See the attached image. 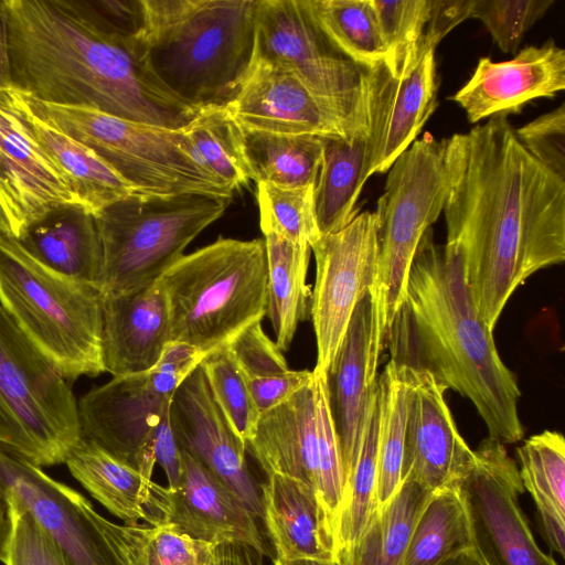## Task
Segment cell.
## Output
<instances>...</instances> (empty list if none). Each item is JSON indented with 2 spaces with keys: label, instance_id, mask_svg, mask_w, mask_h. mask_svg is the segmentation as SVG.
I'll list each match as a JSON object with an SVG mask.
<instances>
[{
  "label": "cell",
  "instance_id": "41",
  "mask_svg": "<svg viewBox=\"0 0 565 565\" xmlns=\"http://www.w3.org/2000/svg\"><path fill=\"white\" fill-rule=\"evenodd\" d=\"M385 47V65L393 76L408 74L425 55L419 44L430 0H370Z\"/></svg>",
  "mask_w": 565,
  "mask_h": 565
},
{
  "label": "cell",
  "instance_id": "11",
  "mask_svg": "<svg viewBox=\"0 0 565 565\" xmlns=\"http://www.w3.org/2000/svg\"><path fill=\"white\" fill-rule=\"evenodd\" d=\"M0 402L34 450V463H62L78 441L77 402L67 380L0 305Z\"/></svg>",
  "mask_w": 565,
  "mask_h": 565
},
{
  "label": "cell",
  "instance_id": "32",
  "mask_svg": "<svg viewBox=\"0 0 565 565\" xmlns=\"http://www.w3.org/2000/svg\"><path fill=\"white\" fill-rule=\"evenodd\" d=\"M263 234L267 260L266 315L275 332V342L286 351L298 324L308 313L311 291L306 280L311 247L274 232Z\"/></svg>",
  "mask_w": 565,
  "mask_h": 565
},
{
  "label": "cell",
  "instance_id": "45",
  "mask_svg": "<svg viewBox=\"0 0 565 565\" xmlns=\"http://www.w3.org/2000/svg\"><path fill=\"white\" fill-rule=\"evenodd\" d=\"M554 0H473L470 18L486 26L498 47L516 54L525 33Z\"/></svg>",
  "mask_w": 565,
  "mask_h": 565
},
{
  "label": "cell",
  "instance_id": "50",
  "mask_svg": "<svg viewBox=\"0 0 565 565\" xmlns=\"http://www.w3.org/2000/svg\"><path fill=\"white\" fill-rule=\"evenodd\" d=\"M312 380V371L289 370L279 375L249 380L247 383L254 403L262 415L289 401Z\"/></svg>",
  "mask_w": 565,
  "mask_h": 565
},
{
  "label": "cell",
  "instance_id": "18",
  "mask_svg": "<svg viewBox=\"0 0 565 565\" xmlns=\"http://www.w3.org/2000/svg\"><path fill=\"white\" fill-rule=\"evenodd\" d=\"M169 417L179 448L198 459L262 519V491L248 470L245 445L217 405L201 364L174 393Z\"/></svg>",
  "mask_w": 565,
  "mask_h": 565
},
{
  "label": "cell",
  "instance_id": "46",
  "mask_svg": "<svg viewBox=\"0 0 565 565\" xmlns=\"http://www.w3.org/2000/svg\"><path fill=\"white\" fill-rule=\"evenodd\" d=\"M89 29L115 40L137 42L145 29L143 0H56Z\"/></svg>",
  "mask_w": 565,
  "mask_h": 565
},
{
  "label": "cell",
  "instance_id": "57",
  "mask_svg": "<svg viewBox=\"0 0 565 565\" xmlns=\"http://www.w3.org/2000/svg\"><path fill=\"white\" fill-rule=\"evenodd\" d=\"M440 565H489L479 548H461L450 555Z\"/></svg>",
  "mask_w": 565,
  "mask_h": 565
},
{
  "label": "cell",
  "instance_id": "14",
  "mask_svg": "<svg viewBox=\"0 0 565 565\" xmlns=\"http://www.w3.org/2000/svg\"><path fill=\"white\" fill-rule=\"evenodd\" d=\"M0 489L34 516L72 565H115L108 547L109 520L81 493L1 443Z\"/></svg>",
  "mask_w": 565,
  "mask_h": 565
},
{
  "label": "cell",
  "instance_id": "47",
  "mask_svg": "<svg viewBox=\"0 0 565 565\" xmlns=\"http://www.w3.org/2000/svg\"><path fill=\"white\" fill-rule=\"evenodd\" d=\"M12 515V534L4 565H72L34 516L8 500Z\"/></svg>",
  "mask_w": 565,
  "mask_h": 565
},
{
  "label": "cell",
  "instance_id": "19",
  "mask_svg": "<svg viewBox=\"0 0 565 565\" xmlns=\"http://www.w3.org/2000/svg\"><path fill=\"white\" fill-rule=\"evenodd\" d=\"M244 129L320 138L352 137L341 118L290 72L252 62L226 106Z\"/></svg>",
  "mask_w": 565,
  "mask_h": 565
},
{
  "label": "cell",
  "instance_id": "17",
  "mask_svg": "<svg viewBox=\"0 0 565 565\" xmlns=\"http://www.w3.org/2000/svg\"><path fill=\"white\" fill-rule=\"evenodd\" d=\"M367 135L364 178L385 173L409 148L437 107L435 51L406 75L393 76L384 61L365 68Z\"/></svg>",
  "mask_w": 565,
  "mask_h": 565
},
{
  "label": "cell",
  "instance_id": "54",
  "mask_svg": "<svg viewBox=\"0 0 565 565\" xmlns=\"http://www.w3.org/2000/svg\"><path fill=\"white\" fill-rule=\"evenodd\" d=\"M0 443L17 449L25 457H28L32 462H34V450L31 443L26 438L18 422L1 402Z\"/></svg>",
  "mask_w": 565,
  "mask_h": 565
},
{
  "label": "cell",
  "instance_id": "28",
  "mask_svg": "<svg viewBox=\"0 0 565 565\" xmlns=\"http://www.w3.org/2000/svg\"><path fill=\"white\" fill-rule=\"evenodd\" d=\"M15 239L50 269L97 286L102 245L95 214L84 205H57L30 223Z\"/></svg>",
  "mask_w": 565,
  "mask_h": 565
},
{
  "label": "cell",
  "instance_id": "9",
  "mask_svg": "<svg viewBox=\"0 0 565 565\" xmlns=\"http://www.w3.org/2000/svg\"><path fill=\"white\" fill-rule=\"evenodd\" d=\"M387 172L374 212L377 255L371 294L374 345L380 353L385 349L388 330L405 297L417 246L444 210L448 174L441 140L426 131Z\"/></svg>",
  "mask_w": 565,
  "mask_h": 565
},
{
  "label": "cell",
  "instance_id": "24",
  "mask_svg": "<svg viewBox=\"0 0 565 565\" xmlns=\"http://www.w3.org/2000/svg\"><path fill=\"white\" fill-rule=\"evenodd\" d=\"M64 463L73 477L125 523H168L169 490L143 476L98 446L82 438L71 448Z\"/></svg>",
  "mask_w": 565,
  "mask_h": 565
},
{
  "label": "cell",
  "instance_id": "55",
  "mask_svg": "<svg viewBox=\"0 0 565 565\" xmlns=\"http://www.w3.org/2000/svg\"><path fill=\"white\" fill-rule=\"evenodd\" d=\"M12 88L6 0H0V94Z\"/></svg>",
  "mask_w": 565,
  "mask_h": 565
},
{
  "label": "cell",
  "instance_id": "8",
  "mask_svg": "<svg viewBox=\"0 0 565 565\" xmlns=\"http://www.w3.org/2000/svg\"><path fill=\"white\" fill-rule=\"evenodd\" d=\"M232 200L199 193H135L96 212L103 256L97 287L103 297L158 280L184 255L185 247L224 214Z\"/></svg>",
  "mask_w": 565,
  "mask_h": 565
},
{
  "label": "cell",
  "instance_id": "43",
  "mask_svg": "<svg viewBox=\"0 0 565 565\" xmlns=\"http://www.w3.org/2000/svg\"><path fill=\"white\" fill-rule=\"evenodd\" d=\"M201 367L222 413L246 446L255 435L260 414L252 397L247 380L228 347L223 345L209 352L201 362Z\"/></svg>",
  "mask_w": 565,
  "mask_h": 565
},
{
  "label": "cell",
  "instance_id": "16",
  "mask_svg": "<svg viewBox=\"0 0 565 565\" xmlns=\"http://www.w3.org/2000/svg\"><path fill=\"white\" fill-rule=\"evenodd\" d=\"M405 377L402 482L433 493L460 487L476 463V454L457 429L445 399L447 390L424 370L405 366Z\"/></svg>",
  "mask_w": 565,
  "mask_h": 565
},
{
  "label": "cell",
  "instance_id": "26",
  "mask_svg": "<svg viewBox=\"0 0 565 565\" xmlns=\"http://www.w3.org/2000/svg\"><path fill=\"white\" fill-rule=\"evenodd\" d=\"M0 164L24 228L57 205L79 203L60 170L31 136L6 92L0 94Z\"/></svg>",
  "mask_w": 565,
  "mask_h": 565
},
{
  "label": "cell",
  "instance_id": "23",
  "mask_svg": "<svg viewBox=\"0 0 565 565\" xmlns=\"http://www.w3.org/2000/svg\"><path fill=\"white\" fill-rule=\"evenodd\" d=\"M171 342L169 305L158 280L103 300L102 362L113 376L143 373Z\"/></svg>",
  "mask_w": 565,
  "mask_h": 565
},
{
  "label": "cell",
  "instance_id": "44",
  "mask_svg": "<svg viewBox=\"0 0 565 565\" xmlns=\"http://www.w3.org/2000/svg\"><path fill=\"white\" fill-rule=\"evenodd\" d=\"M312 372L319 449L320 482L318 498L334 536L335 520L344 491L343 461L340 440L329 404L326 373Z\"/></svg>",
  "mask_w": 565,
  "mask_h": 565
},
{
  "label": "cell",
  "instance_id": "36",
  "mask_svg": "<svg viewBox=\"0 0 565 565\" xmlns=\"http://www.w3.org/2000/svg\"><path fill=\"white\" fill-rule=\"evenodd\" d=\"M214 545L191 537L174 523L110 521L108 526L115 565H213Z\"/></svg>",
  "mask_w": 565,
  "mask_h": 565
},
{
  "label": "cell",
  "instance_id": "25",
  "mask_svg": "<svg viewBox=\"0 0 565 565\" xmlns=\"http://www.w3.org/2000/svg\"><path fill=\"white\" fill-rule=\"evenodd\" d=\"M245 447L267 476L278 473L300 480L318 497L320 476L313 380L286 403L263 413L255 435Z\"/></svg>",
  "mask_w": 565,
  "mask_h": 565
},
{
  "label": "cell",
  "instance_id": "37",
  "mask_svg": "<svg viewBox=\"0 0 565 565\" xmlns=\"http://www.w3.org/2000/svg\"><path fill=\"white\" fill-rule=\"evenodd\" d=\"M379 392L373 387L354 468L344 491L334 526L335 554L353 545L377 512Z\"/></svg>",
  "mask_w": 565,
  "mask_h": 565
},
{
  "label": "cell",
  "instance_id": "6",
  "mask_svg": "<svg viewBox=\"0 0 565 565\" xmlns=\"http://www.w3.org/2000/svg\"><path fill=\"white\" fill-rule=\"evenodd\" d=\"M103 300L96 285L50 269L0 234V305L67 381L105 372Z\"/></svg>",
  "mask_w": 565,
  "mask_h": 565
},
{
  "label": "cell",
  "instance_id": "38",
  "mask_svg": "<svg viewBox=\"0 0 565 565\" xmlns=\"http://www.w3.org/2000/svg\"><path fill=\"white\" fill-rule=\"evenodd\" d=\"M200 163L233 193L252 180L243 129L225 107H211L183 129Z\"/></svg>",
  "mask_w": 565,
  "mask_h": 565
},
{
  "label": "cell",
  "instance_id": "42",
  "mask_svg": "<svg viewBox=\"0 0 565 565\" xmlns=\"http://www.w3.org/2000/svg\"><path fill=\"white\" fill-rule=\"evenodd\" d=\"M315 185L280 188L257 183L256 200L263 233L274 232L285 238L311 246L321 235L318 230Z\"/></svg>",
  "mask_w": 565,
  "mask_h": 565
},
{
  "label": "cell",
  "instance_id": "12",
  "mask_svg": "<svg viewBox=\"0 0 565 565\" xmlns=\"http://www.w3.org/2000/svg\"><path fill=\"white\" fill-rule=\"evenodd\" d=\"M310 247L316 259L310 299L317 342L313 371L327 373L358 302L374 285L377 255L374 212L359 213L344 228L321 235Z\"/></svg>",
  "mask_w": 565,
  "mask_h": 565
},
{
  "label": "cell",
  "instance_id": "52",
  "mask_svg": "<svg viewBox=\"0 0 565 565\" xmlns=\"http://www.w3.org/2000/svg\"><path fill=\"white\" fill-rule=\"evenodd\" d=\"M154 458L166 473L168 487L175 488L181 477L182 463L181 451L173 435L169 415L158 430Z\"/></svg>",
  "mask_w": 565,
  "mask_h": 565
},
{
  "label": "cell",
  "instance_id": "15",
  "mask_svg": "<svg viewBox=\"0 0 565 565\" xmlns=\"http://www.w3.org/2000/svg\"><path fill=\"white\" fill-rule=\"evenodd\" d=\"M475 454L476 463L461 487L487 563L558 565L535 542L519 504V497L524 491L519 468L504 445L487 437Z\"/></svg>",
  "mask_w": 565,
  "mask_h": 565
},
{
  "label": "cell",
  "instance_id": "53",
  "mask_svg": "<svg viewBox=\"0 0 565 565\" xmlns=\"http://www.w3.org/2000/svg\"><path fill=\"white\" fill-rule=\"evenodd\" d=\"M23 230V218L0 164V234L19 238Z\"/></svg>",
  "mask_w": 565,
  "mask_h": 565
},
{
  "label": "cell",
  "instance_id": "58",
  "mask_svg": "<svg viewBox=\"0 0 565 565\" xmlns=\"http://www.w3.org/2000/svg\"><path fill=\"white\" fill-rule=\"evenodd\" d=\"M273 565H340L337 561H320V559H296V561H280L274 558Z\"/></svg>",
  "mask_w": 565,
  "mask_h": 565
},
{
  "label": "cell",
  "instance_id": "49",
  "mask_svg": "<svg viewBox=\"0 0 565 565\" xmlns=\"http://www.w3.org/2000/svg\"><path fill=\"white\" fill-rule=\"evenodd\" d=\"M227 347L247 381L290 370L277 343L263 330L262 321L247 327Z\"/></svg>",
  "mask_w": 565,
  "mask_h": 565
},
{
  "label": "cell",
  "instance_id": "29",
  "mask_svg": "<svg viewBox=\"0 0 565 565\" xmlns=\"http://www.w3.org/2000/svg\"><path fill=\"white\" fill-rule=\"evenodd\" d=\"M6 94L82 205L95 214L106 205L136 193L89 148L39 118L18 90L10 88Z\"/></svg>",
  "mask_w": 565,
  "mask_h": 565
},
{
  "label": "cell",
  "instance_id": "39",
  "mask_svg": "<svg viewBox=\"0 0 565 565\" xmlns=\"http://www.w3.org/2000/svg\"><path fill=\"white\" fill-rule=\"evenodd\" d=\"M377 510L385 507L402 484L404 429L407 402L405 366L388 361L377 376Z\"/></svg>",
  "mask_w": 565,
  "mask_h": 565
},
{
  "label": "cell",
  "instance_id": "1",
  "mask_svg": "<svg viewBox=\"0 0 565 565\" xmlns=\"http://www.w3.org/2000/svg\"><path fill=\"white\" fill-rule=\"evenodd\" d=\"M441 145L446 242L459 247L478 312L493 331L519 286L565 260V180L522 147L508 117Z\"/></svg>",
  "mask_w": 565,
  "mask_h": 565
},
{
  "label": "cell",
  "instance_id": "40",
  "mask_svg": "<svg viewBox=\"0 0 565 565\" xmlns=\"http://www.w3.org/2000/svg\"><path fill=\"white\" fill-rule=\"evenodd\" d=\"M310 13L330 43L370 68L385 61V47L370 0H307Z\"/></svg>",
  "mask_w": 565,
  "mask_h": 565
},
{
  "label": "cell",
  "instance_id": "21",
  "mask_svg": "<svg viewBox=\"0 0 565 565\" xmlns=\"http://www.w3.org/2000/svg\"><path fill=\"white\" fill-rule=\"evenodd\" d=\"M380 359L374 345L373 298L367 291L358 302L326 373L329 404L341 446L344 483L358 459Z\"/></svg>",
  "mask_w": 565,
  "mask_h": 565
},
{
  "label": "cell",
  "instance_id": "34",
  "mask_svg": "<svg viewBox=\"0 0 565 565\" xmlns=\"http://www.w3.org/2000/svg\"><path fill=\"white\" fill-rule=\"evenodd\" d=\"M431 495L414 482H402L360 539L339 551L335 561L340 565H402L412 530Z\"/></svg>",
  "mask_w": 565,
  "mask_h": 565
},
{
  "label": "cell",
  "instance_id": "35",
  "mask_svg": "<svg viewBox=\"0 0 565 565\" xmlns=\"http://www.w3.org/2000/svg\"><path fill=\"white\" fill-rule=\"evenodd\" d=\"M242 129L247 164L256 184L316 185L322 161L320 137Z\"/></svg>",
  "mask_w": 565,
  "mask_h": 565
},
{
  "label": "cell",
  "instance_id": "7",
  "mask_svg": "<svg viewBox=\"0 0 565 565\" xmlns=\"http://www.w3.org/2000/svg\"><path fill=\"white\" fill-rule=\"evenodd\" d=\"M20 95L39 118L89 148L138 194L234 195L200 163L182 129L136 122L92 108L49 104Z\"/></svg>",
  "mask_w": 565,
  "mask_h": 565
},
{
  "label": "cell",
  "instance_id": "27",
  "mask_svg": "<svg viewBox=\"0 0 565 565\" xmlns=\"http://www.w3.org/2000/svg\"><path fill=\"white\" fill-rule=\"evenodd\" d=\"M263 514L276 559L335 561V543L316 492L300 480L273 473L260 486Z\"/></svg>",
  "mask_w": 565,
  "mask_h": 565
},
{
  "label": "cell",
  "instance_id": "48",
  "mask_svg": "<svg viewBox=\"0 0 565 565\" xmlns=\"http://www.w3.org/2000/svg\"><path fill=\"white\" fill-rule=\"evenodd\" d=\"M515 136L534 159L565 180L564 104L516 128Z\"/></svg>",
  "mask_w": 565,
  "mask_h": 565
},
{
  "label": "cell",
  "instance_id": "31",
  "mask_svg": "<svg viewBox=\"0 0 565 565\" xmlns=\"http://www.w3.org/2000/svg\"><path fill=\"white\" fill-rule=\"evenodd\" d=\"M322 161L313 191L320 235L344 228L359 213L356 202L365 183L366 135L321 138Z\"/></svg>",
  "mask_w": 565,
  "mask_h": 565
},
{
  "label": "cell",
  "instance_id": "3",
  "mask_svg": "<svg viewBox=\"0 0 565 565\" xmlns=\"http://www.w3.org/2000/svg\"><path fill=\"white\" fill-rule=\"evenodd\" d=\"M12 88L39 102L183 129L202 109L173 95L138 42L105 36L56 0H6Z\"/></svg>",
  "mask_w": 565,
  "mask_h": 565
},
{
  "label": "cell",
  "instance_id": "13",
  "mask_svg": "<svg viewBox=\"0 0 565 565\" xmlns=\"http://www.w3.org/2000/svg\"><path fill=\"white\" fill-rule=\"evenodd\" d=\"M173 395L150 370L113 376L77 402L79 436L152 479L156 438Z\"/></svg>",
  "mask_w": 565,
  "mask_h": 565
},
{
  "label": "cell",
  "instance_id": "5",
  "mask_svg": "<svg viewBox=\"0 0 565 565\" xmlns=\"http://www.w3.org/2000/svg\"><path fill=\"white\" fill-rule=\"evenodd\" d=\"M158 281L168 299L171 341L207 354L266 315L264 239L220 237L183 255Z\"/></svg>",
  "mask_w": 565,
  "mask_h": 565
},
{
  "label": "cell",
  "instance_id": "20",
  "mask_svg": "<svg viewBox=\"0 0 565 565\" xmlns=\"http://www.w3.org/2000/svg\"><path fill=\"white\" fill-rule=\"evenodd\" d=\"M565 88V51L553 40L526 46L509 61L481 57L470 79L450 98L469 122L520 113L537 98H553Z\"/></svg>",
  "mask_w": 565,
  "mask_h": 565
},
{
  "label": "cell",
  "instance_id": "4",
  "mask_svg": "<svg viewBox=\"0 0 565 565\" xmlns=\"http://www.w3.org/2000/svg\"><path fill=\"white\" fill-rule=\"evenodd\" d=\"M257 0H143L138 40L158 79L184 103L225 107L252 65Z\"/></svg>",
  "mask_w": 565,
  "mask_h": 565
},
{
  "label": "cell",
  "instance_id": "56",
  "mask_svg": "<svg viewBox=\"0 0 565 565\" xmlns=\"http://www.w3.org/2000/svg\"><path fill=\"white\" fill-rule=\"evenodd\" d=\"M12 534V515L10 503L0 489V562L7 561L9 544Z\"/></svg>",
  "mask_w": 565,
  "mask_h": 565
},
{
  "label": "cell",
  "instance_id": "10",
  "mask_svg": "<svg viewBox=\"0 0 565 565\" xmlns=\"http://www.w3.org/2000/svg\"><path fill=\"white\" fill-rule=\"evenodd\" d=\"M252 62L290 72L341 118L351 136L367 135L365 68L330 43L307 0H257Z\"/></svg>",
  "mask_w": 565,
  "mask_h": 565
},
{
  "label": "cell",
  "instance_id": "22",
  "mask_svg": "<svg viewBox=\"0 0 565 565\" xmlns=\"http://www.w3.org/2000/svg\"><path fill=\"white\" fill-rule=\"evenodd\" d=\"M182 472L169 490L168 523L195 540L235 543L270 556L252 511L198 459L181 450Z\"/></svg>",
  "mask_w": 565,
  "mask_h": 565
},
{
  "label": "cell",
  "instance_id": "30",
  "mask_svg": "<svg viewBox=\"0 0 565 565\" xmlns=\"http://www.w3.org/2000/svg\"><path fill=\"white\" fill-rule=\"evenodd\" d=\"M519 475L532 497L550 548L565 555V440L556 430L532 435L516 449Z\"/></svg>",
  "mask_w": 565,
  "mask_h": 565
},
{
  "label": "cell",
  "instance_id": "33",
  "mask_svg": "<svg viewBox=\"0 0 565 565\" xmlns=\"http://www.w3.org/2000/svg\"><path fill=\"white\" fill-rule=\"evenodd\" d=\"M480 550L463 488L434 492L412 530L402 565H440L461 548Z\"/></svg>",
  "mask_w": 565,
  "mask_h": 565
},
{
  "label": "cell",
  "instance_id": "2",
  "mask_svg": "<svg viewBox=\"0 0 565 565\" xmlns=\"http://www.w3.org/2000/svg\"><path fill=\"white\" fill-rule=\"evenodd\" d=\"M385 347L391 361L427 371L446 390L468 398L488 437L503 445L523 438L516 379L478 312L459 247L436 244L431 227L417 246Z\"/></svg>",
  "mask_w": 565,
  "mask_h": 565
},
{
  "label": "cell",
  "instance_id": "51",
  "mask_svg": "<svg viewBox=\"0 0 565 565\" xmlns=\"http://www.w3.org/2000/svg\"><path fill=\"white\" fill-rule=\"evenodd\" d=\"M473 0H430L419 52L435 51L438 43L458 24L470 18Z\"/></svg>",
  "mask_w": 565,
  "mask_h": 565
}]
</instances>
